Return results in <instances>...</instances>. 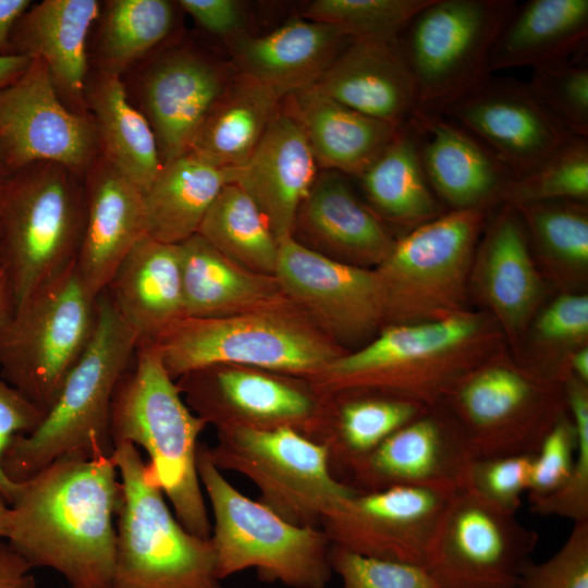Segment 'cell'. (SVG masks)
Wrapping results in <instances>:
<instances>
[{
	"label": "cell",
	"instance_id": "cell-1",
	"mask_svg": "<svg viewBox=\"0 0 588 588\" xmlns=\"http://www.w3.org/2000/svg\"><path fill=\"white\" fill-rule=\"evenodd\" d=\"M120 478L113 457H63L19 482L7 541L69 588H111Z\"/></svg>",
	"mask_w": 588,
	"mask_h": 588
},
{
	"label": "cell",
	"instance_id": "cell-47",
	"mask_svg": "<svg viewBox=\"0 0 588 588\" xmlns=\"http://www.w3.org/2000/svg\"><path fill=\"white\" fill-rule=\"evenodd\" d=\"M577 461V433L571 414H563L532 455L528 480L529 503L558 491Z\"/></svg>",
	"mask_w": 588,
	"mask_h": 588
},
{
	"label": "cell",
	"instance_id": "cell-45",
	"mask_svg": "<svg viewBox=\"0 0 588 588\" xmlns=\"http://www.w3.org/2000/svg\"><path fill=\"white\" fill-rule=\"evenodd\" d=\"M568 412L577 433V461L568 480L550 495L530 502L532 512L574 523L588 520V390L568 377L564 381Z\"/></svg>",
	"mask_w": 588,
	"mask_h": 588
},
{
	"label": "cell",
	"instance_id": "cell-50",
	"mask_svg": "<svg viewBox=\"0 0 588 588\" xmlns=\"http://www.w3.org/2000/svg\"><path fill=\"white\" fill-rule=\"evenodd\" d=\"M45 412L8 383L0 375V495L12 504L19 483L11 481L1 465L2 455L12 438L32 432Z\"/></svg>",
	"mask_w": 588,
	"mask_h": 588
},
{
	"label": "cell",
	"instance_id": "cell-42",
	"mask_svg": "<svg viewBox=\"0 0 588 588\" xmlns=\"http://www.w3.org/2000/svg\"><path fill=\"white\" fill-rule=\"evenodd\" d=\"M588 198V138L572 136L531 172L514 177L503 203L573 200Z\"/></svg>",
	"mask_w": 588,
	"mask_h": 588
},
{
	"label": "cell",
	"instance_id": "cell-56",
	"mask_svg": "<svg viewBox=\"0 0 588 588\" xmlns=\"http://www.w3.org/2000/svg\"><path fill=\"white\" fill-rule=\"evenodd\" d=\"M14 296L7 270L0 265V329L14 309Z\"/></svg>",
	"mask_w": 588,
	"mask_h": 588
},
{
	"label": "cell",
	"instance_id": "cell-20",
	"mask_svg": "<svg viewBox=\"0 0 588 588\" xmlns=\"http://www.w3.org/2000/svg\"><path fill=\"white\" fill-rule=\"evenodd\" d=\"M475 458L457 422L439 402L392 433L342 481L358 492L397 486L453 492L466 488Z\"/></svg>",
	"mask_w": 588,
	"mask_h": 588
},
{
	"label": "cell",
	"instance_id": "cell-9",
	"mask_svg": "<svg viewBox=\"0 0 588 588\" xmlns=\"http://www.w3.org/2000/svg\"><path fill=\"white\" fill-rule=\"evenodd\" d=\"M75 262L20 301L0 329V375L45 413L96 324L98 297Z\"/></svg>",
	"mask_w": 588,
	"mask_h": 588
},
{
	"label": "cell",
	"instance_id": "cell-23",
	"mask_svg": "<svg viewBox=\"0 0 588 588\" xmlns=\"http://www.w3.org/2000/svg\"><path fill=\"white\" fill-rule=\"evenodd\" d=\"M399 38L351 39L314 87L371 118L411 124L424 110Z\"/></svg>",
	"mask_w": 588,
	"mask_h": 588
},
{
	"label": "cell",
	"instance_id": "cell-48",
	"mask_svg": "<svg viewBox=\"0 0 588 588\" xmlns=\"http://www.w3.org/2000/svg\"><path fill=\"white\" fill-rule=\"evenodd\" d=\"M532 455L477 457L470 465L466 488L493 506L516 514L528 489Z\"/></svg>",
	"mask_w": 588,
	"mask_h": 588
},
{
	"label": "cell",
	"instance_id": "cell-5",
	"mask_svg": "<svg viewBox=\"0 0 588 588\" xmlns=\"http://www.w3.org/2000/svg\"><path fill=\"white\" fill-rule=\"evenodd\" d=\"M155 345L174 380L220 365L309 380L345 353L287 297L224 317H186Z\"/></svg>",
	"mask_w": 588,
	"mask_h": 588
},
{
	"label": "cell",
	"instance_id": "cell-10",
	"mask_svg": "<svg viewBox=\"0 0 588 588\" xmlns=\"http://www.w3.org/2000/svg\"><path fill=\"white\" fill-rule=\"evenodd\" d=\"M487 213L446 210L395 240L375 268L384 297V326L440 321L464 313L467 279Z\"/></svg>",
	"mask_w": 588,
	"mask_h": 588
},
{
	"label": "cell",
	"instance_id": "cell-53",
	"mask_svg": "<svg viewBox=\"0 0 588 588\" xmlns=\"http://www.w3.org/2000/svg\"><path fill=\"white\" fill-rule=\"evenodd\" d=\"M33 568L8 541L0 539V588H36Z\"/></svg>",
	"mask_w": 588,
	"mask_h": 588
},
{
	"label": "cell",
	"instance_id": "cell-21",
	"mask_svg": "<svg viewBox=\"0 0 588 588\" xmlns=\"http://www.w3.org/2000/svg\"><path fill=\"white\" fill-rule=\"evenodd\" d=\"M441 114L479 139L514 177L535 170L572 137L527 82L514 78L491 75Z\"/></svg>",
	"mask_w": 588,
	"mask_h": 588
},
{
	"label": "cell",
	"instance_id": "cell-49",
	"mask_svg": "<svg viewBox=\"0 0 588 588\" xmlns=\"http://www.w3.org/2000/svg\"><path fill=\"white\" fill-rule=\"evenodd\" d=\"M516 588H588V520L574 523L566 541L550 559L529 561Z\"/></svg>",
	"mask_w": 588,
	"mask_h": 588
},
{
	"label": "cell",
	"instance_id": "cell-18",
	"mask_svg": "<svg viewBox=\"0 0 588 588\" xmlns=\"http://www.w3.org/2000/svg\"><path fill=\"white\" fill-rule=\"evenodd\" d=\"M453 492L406 486L357 492L320 528L350 552L425 567Z\"/></svg>",
	"mask_w": 588,
	"mask_h": 588
},
{
	"label": "cell",
	"instance_id": "cell-34",
	"mask_svg": "<svg viewBox=\"0 0 588 588\" xmlns=\"http://www.w3.org/2000/svg\"><path fill=\"white\" fill-rule=\"evenodd\" d=\"M323 399L310 439L323 445L335 477L346 473L428 406L373 392H345Z\"/></svg>",
	"mask_w": 588,
	"mask_h": 588
},
{
	"label": "cell",
	"instance_id": "cell-3",
	"mask_svg": "<svg viewBox=\"0 0 588 588\" xmlns=\"http://www.w3.org/2000/svg\"><path fill=\"white\" fill-rule=\"evenodd\" d=\"M208 425L185 403L155 344L138 345L134 365L113 395V445L143 448L148 465L175 517L189 532L208 539L211 522L197 470L198 438Z\"/></svg>",
	"mask_w": 588,
	"mask_h": 588
},
{
	"label": "cell",
	"instance_id": "cell-13",
	"mask_svg": "<svg viewBox=\"0 0 588 588\" xmlns=\"http://www.w3.org/2000/svg\"><path fill=\"white\" fill-rule=\"evenodd\" d=\"M475 457L532 455L568 409L564 384L492 364L458 380L441 400Z\"/></svg>",
	"mask_w": 588,
	"mask_h": 588
},
{
	"label": "cell",
	"instance_id": "cell-46",
	"mask_svg": "<svg viewBox=\"0 0 588 588\" xmlns=\"http://www.w3.org/2000/svg\"><path fill=\"white\" fill-rule=\"evenodd\" d=\"M330 564L342 588H445L424 566L364 556L333 544Z\"/></svg>",
	"mask_w": 588,
	"mask_h": 588
},
{
	"label": "cell",
	"instance_id": "cell-59",
	"mask_svg": "<svg viewBox=\"0 0 588 588\" xmlns=\"http://www.w3.org/2000/svg\"><path fill=\"white\" fill-rule=\"evenodd\" d=\"M9 173L10 172L8 171L7 167L4 166V163L2 161V158L0 156V184Z\"/></svg>",
	"mask_w": 588,
	"mask_h": 588
},
{
	"label": "cell",
	"instance_id": "cell-52",
	"mask_svg": "<svg viewBox=\"0 0 588 588\" xmlns=\"http://www.w3.org/2000/svg\"><path fill=\"white\" fill-rule=\"evenodd\" d=\"M177 5L206 32L232 42L245 36L243 4L236 0H180Z\"/></svg>",
	"mask_w": 588,
	"mask_h": 588
},
{
	"label": "cell",
	"instance_id": "cell-16",
	"mask_svg": "<svg viewBox=\"0 0 588 588\" xmlns=\"http://www.w3.org/2000/svg\"><path fill=\"white\" fill-rule=\"evenodd\" d=\"M98 155L91 115L62 101L40 59L0 89V156L9 172L48 161L84 177Z\"/></svg>",
	"mask_w": 588,
	"mask_h": 588
},
{
	"label": "cell",
	"instance_id": "cell-11",
	"mask_svg": "<svg viewBox=\"0 0 588 588\" xmlns=\"http://www.w3.org/2000/svg\"><path fill=\"white\" fill-rule=\"evenodd\" d=\"M205 450L221 471L250 480L258 501L293 525L320 528L358 492L335 477L323 445L291 428L217 431V443Z\"/></svg>",
	"mask_w": 588,
	"mask_h": 588
},
{
	"label": "cell",
	"instance_id": "cell-14",
	"mask_svg": "<svg viewBox=\"0 0 588 588\" xmlns=\"http://www.w3.org/2000/svg\"><path fill=\"white\" fill-rule=\"evenodd\" d=\"M537 542L515 513L463 488L449 499L425 567L445 588H516Z\"/></svg>",
	"mask_w": 588,
	"mask_h": 588
},
{
	"label": "cell",
	"instance_id": "cell-43",
	"mask_svg": "<svg viewBox=\"0 0 588 588\" xmlns=\"http://www.w3.org/2000/svg\"><path fill=\"white\" fill-rule=\"evenodd\" d=\"M431 0H315L303 17L339 28L351 39L399 38Z\"/></svg>",
	"mask_w": 588,
	"mask_h": 588
},
{
	"label": "cell",
	"instance_id": "cell-30",
	"mask_svg": "<svg viewBox=\"0 0 588 588\" xmlns=\"http://www.w3.org/2000/svg\"><path fill=\"white\" fill-rule=\"evenodd\" d=\"M483 232L476 257L477 286L504 329L516 334L542 294L525 225L517 209L504 203Z\"/></svg>",
	"mask_w": 588,
	"mask_h": 588
},
{
	"label": "cell",
	"instance_id": "cell-33",
	"mask_svg": "<svg viewBox=\"0 0 588 588\" xmlns=\"http://www.w3.org/2000/svg\"><path fill=\"white\" fill-rule=\"evenodd\" d=\"M177 245L186 317H224L286 298L275 275L240 266L199 234Z\"/></svg>",
	"mask_w": 588,
	"mask_h": 588
},
{
	"label": "cell",
	"instance_id": "cell-4",
	"mask_svg": "<svg viewBox=\"0 0 588 588\" xmlns=\"http://www.w3.org/2000/svg\"><path fill=\"white\" fill-rule=\"evenodd\" d=\"M363 347L330 362L308 381L321 397L373 392L432 406L480 367L486 338L479 316L461 313L422 323L382 327Z\"/></svg>",
	"mask_w": 588,
	"mask_h": 588
},
{
	"label": "cell",
	"instance_id": "cell-57",
	"mask_svg": "<svg viewBox=\"0 0 588 588\" xmlns=\"http://www.w3.org/2000/svg\"><path fill=\"white\" fill-rule=\"evenodd\" d=\"M571 368L574 373L569 376L587 384L588 382V350L587 348H581L577 351L571 357Z\"/></svg>",
	"mask_w": 588,
	"mask_h": 588
},
{
	"label": "cell",
	"instance_id": "cell-51",
	"mask_svg": "<svg viewBox=\"0 0 588 588\" xmlns=\"http://www.w3.org/2000/svg\"><path fill=\"white\" fill-rule=\"evenodd\" d=\"M536 329L552 342L577 341L588 333L587 295L567 294L556 298L538 318Z\"/></svg>",
	"mask_w": 588,
	"mask_h": 588
},
{
	"label": "cell",
	"instance_id": "cell-8",
	"mask_svg": "<svg viewBox=\"0 0 588 588\" xmlns=\"http://www.w3.org/2000/svg\"><path fill=\"white\" fill-rule=\"evenodd\" d=\"M197 470L213 523L210 541L220 580L246 569L289 588H326L331 542L322 528L293 525L241 493L198 446Z\"/></svg>",
	"mask_w": 588,
	"mask_h": 588
},
{
	"label": "cell",
	"instance_id": "cell-7",
	"mask_svg": "<svg viewBox=\"0 0 588 588\" xmlns=\"http://www.w3.org/2000/svg\"><path fill=\"white\" fill-rule=\"evenodd\" d=\"M85 222L84 177L33 162L0 184V265L15 305L76 261Z\"/></svg>",
	"mask_w": 588,
	"mask_h": 588
},
{
	"label": "cell",
	"instance_id": "cell-32",
	"mask_svg": "<svg viewBox=\"0 0 588 588\" xmlns=\"http://www.w3.org/2000/svg\"><path fill=\"white\" fill-rule=\"evenodd\" d=\"M588 0H529L516 4L489 59V71L538 69L584 52Z\"/></svg>",
	"mask_w": 588,
	"mask_h": 588
},
{
	"label": "cell",
	"instance_id": "cell-58",
	"mask_svg": "<svg viewBox=\"0 0 588 588\" xmlns=\"http://www.w3.org/2000/svg\"><path fill=\"white\" fill-rule=\"evenodd\" d=\"M11 506L0 495V539H7L10 528Z\"/></svg>",
	"mask_w": 588,
	"mask_h": 588
},
{
	"label": "cell",
	"instance_id": "cell-12",
	"mask_svg": "<svg viewBox=\"0 0 588 588\" xmlns=\"http://www.w3.org/2000/svg\"><path fill=\"white\" fill-rule=\"evenodd\" d=\"M513 0H431L407 25L400 44L420 107L441 113L487 81L495 40Z\"/></svg>",
	"mask_w": 588,
	"mask_h": 588
},
{
	"label": "cell",
	"instance_id": "cell-17",
	"mask_svg": "<svg viewBox=\"0 0 588 588\" xmlns=\"http://www.w3.org/2000/svg\"><path fill=\"white\" fill-rule=\"evenodd\" d=\"M274 275L285 296L342 348L384 326V297L375 269L326 257L291 235L279 242Z\"/></svg>",
	"mask_w": 588,
	"mask_h": 588
},
{
	"label": "cell",
	"instance_id": "cell-27",
	"mask_svg": "<svg viewBox=\"0 0 588 588\" xmlns=\"http://www.w3.org/2000/svg\"><path fill=\"white\" fill-rule=\"evenodd\" d=\"M318 168L299 122L281 107L252 156L235 169L233 183L262 211L280 242L292 235Z\"/></svg>",
	"mask_w": 588,
	"mask_h": 588
},
{
	"label": "cell",
	"instance_id": "cell-40",
	"mask_svg": "<svg viewBox=\"0 0 588 588\" xmlns=\"http://www.w3.org/2000/svg\"><path fill=\"white\" fill-rule=\"evenodd\" d=\"M197 234L240 266L274 275L279 241L266 216L238 185L222 188Z\"/></svg>",
	"mask_w": 588,
	"mask_h": 588
},
{
	"label": "cell",
	"instance_id": "cell-24",
	"mask_svg": "<svg viewBox=\"0 0 588 588\" xmlns=\"http://www.w3.org/2000/svg\"><path fill=\"white\" fill-rule=\"evenodd\" d=\"M412 123L425 174L442 205L488 210L503 201L514 175L479 139L441 113L422 111Z\"/></svg>",
	"mask_w": 588,
	"mask_h": 588
},
{
	"label": "cell",
	"instance_id": "cell-55",
	"mask_svg": "<svg viewBox=\"0 0 588 588\" xmlns=\"http://www.w3.org/2000/svg\"><path fill=\"white\" fill-rule=\"evenodd\" d=\"M25 54L0 56V89L14 82L32 62Z\"/></svg>",
	"mask_w": 588,
	"mask_h": 588
},
{
	"label": "cell",
	"instance_id": "cell-54",
	"mask_svg": "<svg viewBox=\"0 0 588 588\" xmlns=\"http://www.w3.org/2000/svg\"><path fill=\"white\" fill-rule=\"evenodd\" d=\"M32 5L29 0H0V56L10 53V37L17 20Z\"/></svg>",
	"mask_w": 588,
	"mask_h": 588
},
{
	"label": "cell",
	"instance_id": "cell-31",
	"mask_svg": "<svg viewBox=\"0 0 588 588\" xmlns=\"http://www.w3.org/2000/svg\"><path fill=\"white\" fill-rule=\"evenodd\" d=\"M285 98L318 167L346 176L360 175L404 127L358 112L314 86Z\"/></svg>",
	"mask_w": 588,
	"mask_h": 588
},
{
	"label": "cell",
	"instance_id": "cell-28",
	"mask_svg": "<svg viewBox=\"0 0 588 588\" xmlns=\"http://www.w3.org/2000/svg\"><path fill=\"white\" fill-rule=\"evenodd\" d=\"M138 345L156 344L186 318L177 244L142 236L105 290Z\"/></svg>",
	"mask_w": 588,
	"mask_h": 588
},
{
	"label": "cell",
	"instance_id": "cell-26",
	"mask_svg": "<svg viewBox=\"0 0 588 588\" xmlns=\"http://www.w3.org/2000/svg\"><path fill=\"white\" fill-rule=\"evenodd\" d=\"M100 10L97 0H44L23 13L10 37V53L40 59L62 101L79 114H89V38Z\"/></svg>",
	"mask_w": 588,
	"mask_h": 588
},
{
	"label": "cell",
	"instance_id": "cell-6",
	"mask_svg": "<svg viewBox=\"0 0 588 588\" xmlns=\"http://www.w3.org/2000/svg\"><path fill=\"white\" fill-rule=\"evenodd\" d=\"M120 478L111 588H223L210 538L184 528L137 446L114 445Z\"/></svg>",
	"mask_w": 588,
	"mask_h": 588
},
{
	"label": "cell",
	"instance_id": "cell-37",
	"mask_svg": "<svg viewBox=\"0 0 588 588\" xmlns=\"http://www.w3.org/2000/svg\"><path fill=\"white\" fill-rule=\"evenodd\" d=\"M234 172L189 151L164 163L143 193L147 235L180 244L197 234L219 193L233 183Z\"/></svg>",
	"mask_w": 588,
	"mask_h": 588
},
{
	"label": "cell",
	"instance_id": "cell-29",
	"mask_svg": "<svg viewBox=\"0 0 588 588\" xmlns=\"http://www.w3.org/2000/svg\"><path fill=\"white\" fill-rule=\"evenodd\" d=\"M350 40L332 25L301 16L229 45L241 73L285 98L315 86Z\"/></svg>",
	"mask_w": 588,
	"mask_h": 588
},
{
	"label": "cell",
	"instance_id": "cell-2",
	"mask_svg": "<svg viewBox=\"0 0 588 588\" xmlns=\"http://www.w3.org/2000/svg\"><path fill=\"white\" fill-rule=\"evenodd\" d=\"M138 341L103 291L91 339L39 425L12 438L2 469L22 482L63 457H111L110 417L117 387L134 359Z\"/></svg>",
	"mask_w": 588,
	"mask_h": 588
},
{
	"label": "cell",
	"instance_id": "cell-35",
	"mask_svg": "<svg viewBox=\"0 0 588 588\" xmlns=\"http://www.w3.org/2000/svg\"><path fill=\"white\" fill-rule=\"evenodd\" d=\"M85 101L97 130L99 155L144 193L163 163L155 133L122 78L90 71Z\"/></svg>",
	"mask_w": 588,
	"mask_h": 588
},
{
	"label": "cell",
	"instance_id": "cell-38",
	"mask_svg": "<svg viewBox=\"0 0 588 588\" xmlns=\"http://www.w3.org/2000/svg\"><path fill=\"white\" fill-rule=\"evenodd\" d=\"M356 179L372 211L406 233L446 211L425 174L413 123Z\"/></svg>",
	"mask_w": 588,
	"mask_h": 588
},
{
	"label": "cell",
	"instance_id": "cell-22",
	"mask_svg": "<svg viewBox=\"0 0 588 588\" xmlns=\"http://www.w3.org/2000/svg\"><path fill=\"white\" fill-rule=\"evenodd\" d=\"M292 236L336 261L375 269L390 254V228L355 194L346 175L322 170L302 203Z\"/></svg>",
	"mask_w": 588,
	"mask_h": 588
},
{
	"label": "cell",
	"instance_id": "cell-41",
	"mask_svg": "<svg viewBox=\"0 0 588 588\" xmlns=\"http://www.w3.org/2000/svg\"><path fill=\"white\" fill-rule=\"evenodd\" d=\"M513 206L523 220L528 242H532L546 259L565 266H587L586 203L552 200Z\"/></svg>",
	"mask_w": 588,
	"mask_h": 588
},
{
	"label": "cell",
	"instance_id": "cell-39",
	"mask_svg": "<svg viewBox=\"0 0 588 588\" xmlns=\"http://www.w3.org/2000/svg\"><path fill=\"white\" fill-rule=\"evenodd\" d=\"M175 4L168 0H109L101 2L93 29L90 71L123 77L162 47L175 24Z\"/></svg>",
	"mask_w": 588,
	"mask_h": 588
},
{
	"label": "cell",
	"instance_id": "cell-44",
	"mask_svg": "<svg viewBox=\"0 0 588 588\" xmlns=\"http://www.w3.org/2000/svg\"><path fill=\"white\" fill-rule=\"evenodd\" d=\"M527 84L572 136L588 138V63L583 53L534 69Z\"/></svg>",
	"mask_w": 588,
	"mask_h": 588
},
{
	"label": "cell",
	"instance_id": "cell-36",
	"mask_svg": "<svg viewBox=\"0 0 588 588\" xmlns=\"http://www.w3.org/2000/svg\"><path fill=\"white\" fill-rule=\"evenodd\" d=\"M282 99L240 72L210 108L188 151L219 168L242 167L280 111Z\"/></svg>",
	"mask_w": 588,
	"mask_h": 588
},
{
	"label": "cell",
	"instance_id": "cell-25",
	"mask_svg": "<svg viewBox=\"0 0 588 588\" xmlns=\"http://www.w3.org/2000/svg\"><path fill=\"white\" fill-rule=\"evenodd\" d=\"M85 222L76 258L81 279L98 297L119 265L147 234L143 192L101 155L84 176Z\"/></svg>",
	"mask_w": 588,
	"mask_h": 588
},
{
	"label": "cell",
	"instance_id": "cell-15",
	"mask_svg": "<svg viewBox=\"0 0 588 588\" xmlns=\"http://www.w3.org/2000/svg\"><path fill=\"white\" fill-rule=\"evenodd\" d=\"M175 381L187 406L217 431L291 428L310 438L323 408L308 380L262 369L220 365Z\"/></svg>",
	"mask_w": 588,
	"mask_h": 588
},
{
	"label": "cell",
	"instance_id": "cell-19",
	"mask_svg": "<svg viewBox=\"0 0 588 588\" xmlns=\"http://www.w3.org/2000/svg\"><path fill=\"white\" fill-rule=\"evenodd\" d=\"M135 69L131 100L136 99L133 103L148 120L164 164L188 152L205 117L233 76L189 45L158 49L131 70Z\"/></svg>",
	"mask_w": 588,
	"mask_h": 588
}]
</instances>
